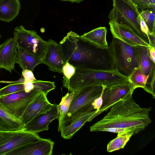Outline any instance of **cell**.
I'll return each instance as SVG.
<instances>
[{
    "label": "cell",
    "instance_id": "cell-14",
    "mask_svg": "<svg viewBox=\"0 0 155 155\" xmlns=\"http://www.w3.org/2000/svg\"><path fill=\"white\" fill-rule=\"evenodd\" d=\"M17 44L13 37L7 39L0 45V68L11 73L18 63Z\"/></svg>",
    "mask_w": 155,
    "mask_h": 155
},
{
    "label": "cell",
    "instance_id": "cell-40",
    "mask_svg": "<svg viewBox=\"0 0 155 155\" xmlns=\"http://www.w3.org/2000/svg\"><path fill=\"white\" fill-rule=\"evenodd\" d=\"M1 34H0V38H1Z\"/></svg>",
    "mask_w": 155,
    "mask_h": 155
},
{
    "label": "cell",
    "instance_id": "cell-35",
    "mask_svg": "<svg viewBox=\"0 0 155 155\" xmlns=\"http://www.w3.org/2000/svg\"><path fill=\"white\" fill-rule=\"evenodd\" d=\"M140 25L142 31L148 37V33L149 32L148 28L143 19L140 15Z\"/></svg>",
    "mask_w": 155,
    "mask_h": 155
},
{
    "label": "cell",
    "instance_id": "cell-2",
    "mask_svg": "<svg viewBox=\"0 0 155 155\" xmlns=\"http://www.w3.org/2000/svg\"><path fill=\"white\" fill-rule=\"evenodd\" d=\"M110 108L102 119L90 127L91 131L114 127L128 130L134 135L143 130L152 122L149 117L151 107H140L133 99L132 94L120 100Z\"/></svg>",
    "mask_w": 155,
    "mask_h": 155
},
{
    "label": "cell",
    "instance_id": "cell-31",
    "mask_svg": "<svg viewBox=\"0 0 155 155\" xmlns=\"http://www.w3.org/2000/svg\"><path fill=\"white\" fill-rule=\"evenodd\" d=\"M106 87L105 86L104 87L100 96L96 98L92 103V105L94 109L96 110V112L94 114L97 113L99 111L102 105L103 102V94L104 91Z\"/></svg>",
    "mask_w": 155,
    "mask_h": 155
},
{
    "label": "cell",
    "instance_id": "cell-9",
    "mask_svg": "<svg viewBox=\"0 0 155 155\" xmlns=\"http://www.w3.org/2000/svg\"><path fill=\"white\" fill-rule=\"evenodd\" d=\"M41 92L33 90L29 92L24 90L0 96V103L13 115L19 119L30 103Z\"/></svg>",
    "mask_w": 155,
    "mask_h": 155
},
{
    "label": "cell",
    "instance_id": "cell-13",
    "mask_svg": "<svg viewBox=\"0 0 155 155\" xmlns=\"http://www.w3.org/2000/svg\"><path fill=\"white\" fill-rule=\"evenodd\" d=\"M58 117L57 105L54 104L48 110L38 114L24 127L25 130L38 133L48 130V125Z\"/></svg>",
    "mask_w": 155,
    "mask_h": 155
},
{
    "label": "cell",
    "instance_id": "cell-26",
    "mask_svg": "<svg viewBox=\"0 0 155 155\" xmlns=\"http://www.w3.org/2000/svg\"><path fill=\"white\" fill-rule=\"evenodd\" d=\"M140 15L148 28L149 32L155 34V12L149 9L142 10Z\"/></svg>",
    "mask_w": 155,
    "mask_h": 155
},
{
    "label": "cell",
    "instance_id": "cell-8",
    "mask_svg": "<svg viewBox=\"0 0 155 155\" xmlns=\"http://www.w3.org/2000/svg\"><path fill=\"white\" fill-rule=\"evenodd\" d=\"M41 138L36 133L24 129L14 131H0V155H6L10 151Z\"/></svg>",
    "mask_w": 155,
    "mask_h": 155
},
{
    "label": "cell",
    "instance_id": "cell-6",
    "mask_svg": "<svg viewBox=\"0 0 155 155\" xmlns=\"http://www.w3.org/2000/svg\"><path fill=\"white\" fill-rule=\"evenodd\" d=\"M13 38L18 48L42 60L45 53L46 41L35 31L26 30L21 25L15 28Z\"/></svg>",
    "mask_w": 155,
    "mask_h": 155
},
{
    "label": "cell",
    "instance_id": "cell-10",
    "mask_svg": "<svg viewBox=\"0 0 155 155\" xmlns=\"http://www.w3.org/2000/svg\"><path fill=\"white\" fill-rule=\"evenodd\" d=\"M134 90L129 81L105 88L103 94V104L99 111L88 120L91 121L98 115L107 111L115 103L130 94Z\"/></svg>",
    "mask_w": 155,
    "mask_h": 155
},
{
    "label": "cell",
    "instance_id": "cell-36",
    "mask_svg": "<svg viewBox=\"0 0 155 155\" xmlns=\"http://www.w3.org/2000/svg\"><path fill=\"white\" fill-rule=\"evenodd\" d=\"M148 51L150 59L153 63H155V47L151 46L148 47Z\"/></svg>",
    "mask_w": 155,
    "mask_h": 155
},
{
    "label": "cell",
    "instance_id": "cell-24",
    "mask_svg": "<svg viewBox=\"0 0 155 155\" xmlns=\"http://www.w3.org/2000/svg\"><path fill=\"white\" fill-rule=\"evenodd\" d=\"M132 135L128 133L118 134L117 137L107 144V151L111 152L124 148Z\"/></svg>",
    "mask_w": 155,
    "mask_h": 155
},
{
    "label": "cell",
    "instance_id": "cell-34",
    "mask_svg": "<svg viewBox=\"0 0 155 155\" xmlns=\"http://www.w3.org/2000/svg\"><path fill=\"white\" fill-rule=\"evenodd\" d=\"M24 84V91L26 92H29L34 89V85L33 82L25 80Z\"/></svg>",
    "mask_w": 155,
    "mask_h": 155
},
{
    "label": "cell",
    "instance_id": "cell-16",
    "mask_svg": "<svg viewBox=\"0 0 155 155\" xmlns=\"http://www.w3.org/2000/svg\"><path fill=\"white\" fill-rule=\"evenodd\" d=\"M113 38L130 46H150L131 31L127 27L110 21L109 23Z\"/></svg>",
    "mask_w": 155,
    "mask_h": 155
},
{
    "label": "cell",
    "instance_id": "cell-5",
    "mask_svg": "<svg viewBox=\"0 0 155 155\" xmlns=\"http://www.w3.org/2000/svg\"><path fill=\"white\" fill-rule=\"evenodd\" d=\"M108 49L113 70L120 74L128 77L135 68L140 67L135 46L113 38Z\"/></svg>",
    "mask_w": 155,
    "mask_h": 155
},
{
    "label": "cell",
    "instance_id": "cell-22",
    "mask_svg": "<svg viewBox=\"0 0 155 155\" xmlns=\"http://www.w3.org/2000/svg\"><path fill=\"white\" fill-rule=\"evenodd\" d=\"M17 48V63L22 70L27 69L33 71L36 66L42 63L40 58L25 52L19 48Z\"/></svg>",
    "mask_w": 155,
    "mask_h": 155
},
{
    "label": "cell",
    "instance_id": "cell-17",
    "mask_svg": "<svg viewBox=\"0 0 155 155\" xmlns=\"http://www.w3.org/2000/svg\"><path fill=\"white\" fill-rule=\"evenodd\" d=\"M148 47L143 45L135 46L137 54L139 67L144 74L149 75L147 81H150L155 77V63L150 58Z\"/></svg>",
    "mask_w": 155,
    "mask_h": 155
},
{
    "label": "cell",
    "instance_id": "cell-18",
    "mask_svg": "<svg viewBox=\"0 0 155 155\" xmlns=\"http://www.w3.org/2000/svg\"><path fill=\"white\" fill-rule=\"evenodd\" d=\"M96 110L86 112L70 122L61 129V137L65 139L71 138L74 134L88 122L94 114Z\"/></svg>",
    "mask_w": 155,
    "mask_h": 155
},
{
    "label": "cell",
    "instance_id": "cell-27",
    "mask_svg": "<svg viewBox=\"0 0 155 155\" xmlns=\"http://www.w3.org/2000/svg\"><path fill=\"white\" fill-rule=\"evenodd\" d=\"M33 83V90L44 92L46 95L49 92L55 89L56 87L54 82L37 80Z\"/></svg>",
    "mask_w": 155,
    "mask_h": 155
},
{
    "label": "cell",
    "instance_id": "cell-4",
    "mask_svg": "<svg viewBox=\"0 0 155 155\" xmlns=\"http://www.w3.org/2000/svg\"><path fill=\"white\" fill-rule=\"evenodd\" d=\"M113 2V8L108 16L110 21L126 26L150 45L148 37L140 29V12L131 0Z\"/></svg>",
    "mask_w": 155,
    "mask_h": 155
},
{
    "label": "cell",
    "instance_id": "cell-21",
    "mask_svg": "<svg viewBox=\"0 0 155 155\" xmlns=\"http://www.w3.org/2000/svg\"><path fill=\"white\" fill-rule=\"evenodd\" d=\"M107 33L106 28L100 27L85 33L81 36L98 48L106 49L108 48L106 39Z\"/></svg>",
    "mask_w": 155,
    "mask_h": 155
},
{
    "label": "cell",
    "instance_id": "cell-30",
    "mask_svg": "<svg viewBox=\"0 0 155 155\" xmlns=\"http://www.w3.org/2000/svg\"><path fill=\"white\" fill-rule=\"evenodd\" d=\"M131 1L138 9H140L142 10L147 9L153 11L150 4L147 0H131Z\"/></svg>",
    "mask_w": 155,
    "mask_h": 155
},
{
    "label": "cell",
    "instance_id": "cell-11",
    "mask_svg": "<svg viewBox=\"0 0 155 155\" xmlns=\"http://www.w3.org/2000/svg\"><path fill=\"white\" fill-rule=\"evenodd\" d=\"M54 142L50 139H43L21 146L6 155H51Z\"/></svg>",
    "mask_w": 155,
    "mask_h": 155
},
{
    "label": "cell",
    "instance_id": "cell-23",
    "mask_svg": "<svg viewBox=\"0 0 155 155\" xmlns=\"http://www.w3.org/2000/svg\"><path fill=\"white\" fill-rule=\"evenodd\" d=\"M149 75L144 74L140 67L135 68L128 77L129 81L134 90L137 88L144 89Z\"/></svg>",
    "mask_w": 155,
    "mask_h": 155
},
{
    "label": "cell",
    "instance_id": "cell-15",
    "mask_svg": "<svg viewBox=\"0 0 155 155\" xmlns=\"http://www.w3.org/2000/svg\"><path fill=\"white\" fill-rule=\"evenodd\" d=\"M42 61L50 71L62 73L65 63L60 53L58 44L54 40L49 39L46 41L45 53Z\"/></svg>",
    "mask_w": 155,
    "mask_h": 155
},
{
    "label": "cell",
    "instance_id": "cell-7",
    "mask_svg": "<svg viewBox=\"0 0 155 155\" xmlns=\"http://www.w3.org/2000/svg\"><path fill=\"white\" fill-rule=\"evenodd\" d=\"M105 86L103 85L89 86L74 91L68 110L61 122L77 111H93L94 109L92 103L96 98L100 96Z\"/></svg>",
    "mask_w": 155,
    "mask_h": 155
},
{
    "label": "cell",
    "instance_id": "cell-33",
    "mask_svg": "<svg viewBox=\"0 0 155 155\" xmlns=\"http://www.w3.org/2000/svg\"><path fill=\"white\" fill-rule=\"evenodd\" d=\"M101 131H106L117 134L128 133L133 135V133L130 130L127 129L111 127L104 128L102 129Z\"/></svg>",
    "mask_w": 155,
    "mask_h": 155
},
{
    "label": "cell",
    "instance_id": "cell-29",
    "mask_svg": "<svg viewBox=\"0 0 155 155\" xmlns=\"http://www.w3.org/2000/svg\"><path fill=\"white\" fill-rule=\"evenodd\" d=\"M75 70L74 66L66 62L62 69V74L64 75L63 80H68L75 73Z\"/></svg>",
    "mask_w": 155,
    "mask_h": 155
},
{
    "label": "cell",
    "instance_id": "cell-3",
    "mask_svg": "<svg viewBox=\"0 0 155 155\" xmlns=\"http://www.w3.org/2000/svg\"><path fill=\"white\" fill-rule=\"evenodd\" d=\"M75 68V73L70 78L62 80L63 86L71 92L87 86L103 85L107 88L129 81L128 77L114 70H97L83 67Z\"/></svg>",
    "mask_w": 155,
    "mask_h": 155
},
{
    "label": "cell",
    "instance_id": "cell-38",
    "mask_svg": "<svg viewBox=\"0 0 155 155\" xmlns=\"http://www.w3.org/2000/svg\"><path fill=\"white\" fill-rule=\"evenodd\" d=\"M62 1H68L72 2H76L77 3H79L83 0H60Z\"/></svg>",
    "mask_w": 155,
    "mask_h": 155
},
{
    "label": "cell",
    "instance_id": "cell-28",
    "mask_svg": "<svg viewBox=\"0 0 155 155\" xmlns=\"http://www.w3.org/2000/svg\"><path fill=\"white\" fill-rule=\"evenodd\" d=\"M24 90V83H15L0 89V96L7 95Z\"/></svg>",
    "mask_w": 155,
    "mask_h": 155
},
{
    "label": "cell",
    "instance_id": "cell-32",
    "mask_svg": "<svg viewBox=\"0 0 155 155\" xmlns=\"http://www.w3.org/2000/svg\"><path fill=\"white\" fill-rule=\"evenodd\" d=\"M22 75L26 81L34 82L37 80L32 71L29 69H23Z\"/></svg>",
    "mask_w": 155,
    "mask_h": 155
},
{
    "label": "cell",
    "instance_id": "cell-20",
    "mask_svg": "<svg viewBox=\"0 0 155 155\" xmlns=\"http://www.w3.org/2000/svg\"><path fill=\"white\" fill-rule=\"evenodd\" d=\"M21 9L19 0H4L0 4V19L9 22L18 15Z\"/></svg>",
    "mask_w": 155,
    "mask_h": 155
},
{
    "label": "cell",
    "instance_id": "cell-37",
    "mask_svg": "<svg viewBox=\"0 0 155 155\" xmlns=\"http://www.w3.org/2000/svg\"><path fill=\"white\" fill-rule=\"evenodd\" d=\"M150 4L153 11L155 12V0H147Z\"/></svg>",
    "mask_w": 155,
    "mask_h": 155
},
{
    "label": "cell",
    "instance_id": "cell-39",
    "mask_svg": "<svg viewBox=\"0 0 155 155\" xmlns=\"http://www.w3.org/2000/svg\"><path fill=\"white\" fill-rule=\"evenodd\" d=\"M4 0H0V4Z\"/></svg>",
    "mask_w": 155,
    "mask_h": 155
},
{
    "label": "cell",
    "instance_id": "cell-25",
    "mask_svg": "<svg viewBox=\"0 0 155 155\" xmlns=\"http://www.w3.org/2000/svg\"><path fill=\"white\" fill-rule=\"evenodd\" d=\"M73 96V92L68 93L62 98L60 104L57 105L58 125L68 110Z\"/></svg>",
    "mask_w": 155,
    "mask_h": 155
},
{
    "label": "cell",
    "instance_id": "cell-1",
    "mask_svg": "<svg viewBox=\"0 0 155 155\" xmlns=\"http://www.w3.org/2000/svg\"><path fill=\"white\" fill-rule=\"evenodd\" d=\"M58 46L64 63L68 62L75 68L114 70L108 48H99L74 32H68Z\"/></svg>",
    "mask_w": 155,
    "mask_h": 155
},
{
    "label": "cell",
    "instance_id": "cell-12",
    "mask_svg": "<svg viewBox=\"0 0 155 155\" xmlns=\"http://www.w3.org/2000/svg\"><path fill=\"white\" fill-rule=\"evenodd\" d=\"M53 104L44 92H40L30 103L19 120L24 126L38 114L50 109Z\"/></svg>",
    "mask_w": 155,
    "mask_h": 155
},
{
    "label": "cell",
    "instance_id": "cell-19",
    "mask_svg": "<svg viewBox=\"0 0 155 155\" xmlns=\"http://www.w3.org/2000/svg\"><path fill=\"white\" fill-rule=\"evenodd\" d=\"M24 127L20 120L0 103V131L20 130L24 129Z\"/></svg>",
    "mask_w": 155,
    "mask_h": 155
}]
</instances>
